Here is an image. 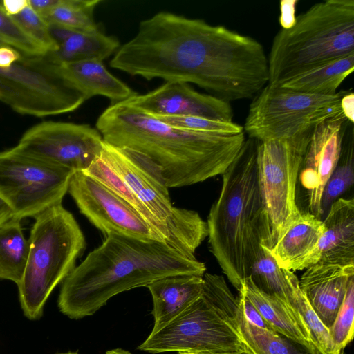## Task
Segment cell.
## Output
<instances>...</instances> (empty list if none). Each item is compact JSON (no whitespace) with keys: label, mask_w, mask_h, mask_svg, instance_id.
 I'll use <instances>...</instances> for the list:
<instances>
[{"label":"cell","mask_w":354,"mask_h":354,"mask_svg":"<svg viewBox=\"0 0 354 354\" xmlns=\"http://www.w3.org/2000/svg\"><path fill=\"white\" fill-rule=\"evenodd\" d=\"M110 66L147 80L193 83L228 102L254 97L269 82L268 57L257 40L167 12L140 21Z\"/></svg>","instance_id":"1"},{"label":"cell","mask_w":354,"mask_h":354,"mask_svg":"<svg viewBox=\"0 0 354 354\" xmlns=\"http://www.w3.org/2000/svg\"><path fill=\"white\" fill-rule=\"evenodd\" d=\"M96 127L104 142L149 159L168 188L223 175L246 140L244 131L222 135L178 128L124 102L106 108Z\"/></svg>","instance_id":"2"},{"label":"cell","mask_w":354,"mask_h":354,"mask_svg":"<svg viewBox=\"0 0 354 354\" xmlns=\"http://www.w3.org/2000/svg\"><path fill=\"white\" fill-rule=\"evenodd\" d=\"M205 264L164 241L110 233L63 281L59 310L71 319L95 314L115 295L167 276H203Z\"/></svg>","instance_id":"3"},{"label":"cell","mask_w":354,"mask_h":354,"mask_svg":"<svg viewBox=\"0 0 354 354\" xmlns=\"http://www.w3.org/2000/svg\"><path fill=\"white\" fill-rule=\"evenodd\" d=\"M209 250L230 282L239 291L270 229L259 187L255 140H246L223 174L220 194L207 218Z\"/></svg>","instance_id":"4"},{"label":"cell","mask_w":354,"mask_h":354,"mask_svg":"<svg viewBox=\"0 0 354 354\" xmlns=\"http://www.w3.org/2000/svg\"><path fill=\"white\" fill-rule=\"evenodd\" d=\"M354 54V1L326 0L297 17L274 36L268 57V84L321 64Z\"/></svg>","instance_id":"5"},{"label":"cell","mask_w":354,"mask_h":354,"mask_svg":"<svg viewBox=\"0 0 354 354\" xmlns=\"http://www.w3.org/2000/svg\"><path fill=\"white\" fill-rule=\"evenodd\" d=\"M201 295L171 322L151 332L138 349L151 353L237 354L248 348L240 333L239 297L223 276L203 275Z\"/></svg>","instance_id":"6"},{"label":"cell","mask_w":354,"mask_h":354,"mask_svg":"<svg viewBox=\"0 0 354 354\" xmlns=\"http://www.w3.org/2000/svg\"><path fill=\"white\" fill-rule=\"evenodd\" d=\"M29 253L23 277L17 284L24 315L39 319L54 288L75 267L86 248L84 234L73 214L62 203L35 218Z\"/></svg>","instance_id":"7"},{"label":"cell","mask_w":354,"mask_h":354,"mask_svg":"<svg viewBox=\"0 0 354 354\" xmlns=\"http://www.w3.org/2000/svg\"><path fill=\"white\" fill-rule=\"evenodd\" d=\"M100 157L153 217L163 240L185 254L194 256L208 235L207 222L196 212L172 205L158 167L136 151L104 141Z\"/></svg>","instance_id":"8"},{"label":"cell","mask_w":354,"mask_h":354,"mask_svg":"<svg viewBox=\"0 0 354 354\" xmlns=\"http://www.w3.org/2000/svg\"><path fill=\"white\" fill-rule=\"evenodd\" d=\"M344 93L318 95L268 84L251 102L243 131L259 141L289 139L311 131L342 113Z\"/></svg>","instance_id":"9"},{"label":"cell","mask_w":354,"mask_h":354,"mask_svg":"<svg viewBox=\"0 0 354 354\" xmlns=\"http://www.w3.org/2000/svg\"><path fill=\"white\" fill-rule=\"evenodd\" d=\"M313 131L289 139L255 140L258 183L270 229L268 248L301 212L296 185Z\"/></svg>","instance_id":"10"},{"label":"cell","mask_w":354,"mask_h":354,"mask_svg":"<svg viewBox=\"0 0 354 354\" xmlns=\"http://www.w3.org/2000/svg\"><path fill=\"white\" fill-rule=\"evenodd\" d=\"M74 172L15 146L0 151V197L12 209L15 218H35L62 203Z\"/></svg>","instance_id":"11"},{"label":"cell","mask_w":354,"mask_h":354,"mask_svg":"<svg viewBox=\"0 0 354 354\" xmlns=\"http://www.w3.org/2000/svg\"><path fill=\"white\" fill-rule=\"evenodd\" d=\"M73 88L60 64L48 54L23 55L9 68H0V101L16 112L36 117L65 113Z\"/></svg>","instance_id":"12"},{"label":"cell","mask_w":354,"mask_h":354,"mask_svg":"<svg viewBox=\"0 0 354 354\" xmlns=\"http://www.w3.org/2000/svg\"><path fill=\"white\" fill-rule=\"evenodd\" d=\"M104 144L97 129L88 124L46 121L27 130L16 147L51 164L85 171L100 156Z\"/></svg>","instance_id":"13"},{"label":"cell","mask_w":354,"mask_h":354,"mask_svg":"<svg viewBox=\"0 0 354 354\" xmlns=\"http://www.w3.org/2000/svg\"><path fill=\"white\" fill-rule=\"evenodd\" d=\"M68 192L80 212L105 236L118 233L164 241L124 201L85 171L73 173Z\"/></svg>","instance_id":"14"},{"label":"cell","mask_w":354,"mask_h":354,"mask_svg":"<svg viewBox=\"0 0 354 354\" xmlns=\"http://www.w3.org/2000/svg\"><path fill=\"white\" fill-rule=\"evenodd\" d=\"M124 102L155 116L201 117L233 122L230 102L199 93L182 82H166L151 92L135 94Z\"/></svg>","instance_id":"15"},{"label":"cell","mask_w":354,"mask_h":354,"mask_svg":"<svg viewBox=\"0 0 354 354\" xmlns=\"http://www.w3.org/2000/svg\"><path fill=\"white\" fill-rule=\"evenodd\" d=\"M347 120L342 112L317 124L304 157L299 178L307 191L309 212L319 218L322 194L338 164Z\"/></svg>","instance_id":"16"},{"label":"cell","mask_w":354,"mask_h":354,"mask_svg":"<svg viewBox=\"0 0 354 354\" xmlns=\"http://www.w3.org/2000/svg\"><path fill=\"white\" fill-rule=\"evenodd\" d=\"M354 266L317 263L305 269L299 286L313 310L329 329L343 302Z\"/></svg>","instance_id":"17"},{"label":"cell","mask_w":354,"mask_h":354,"mask_svg":"<svg viewBox=\"0 0 354 354\" xmlns=\"http://www.w3.org/2000/svg\"><path fill=\"white\" fill-rule=\"evenodd\" d=\"M322 221L324 232L308 267L317 263L354 266L353 198H338Z\"/></svg>","instance_id":"18"},{"label":"cell","mask_w":354,"mask_h":354,"mask_svg":"<svg viewBox=\"0 0 354 354\" xmlns=\"http://www.w3.org/2000/svg\"><path fill=\"white\" fill-rule=\"evenodd\" d=\"M324 229L322 220L300 212L275 243L266 247L279 267L290 271L306 269Z\"/></svg>","instance_id":"19"},{"label":"cell","mask_w":354,"mask_h":354,"mask_svg":"<svg viewBox=\"0 0 354 354\" xmlns=\"http://www.w3.org/2000/svg\"><path fill=\"white\" fill-rule=\"evenodd\" d=\"M203 276L176 274L156 279L146 287L153 300L154 319L151 332L163 328L201 295Z\"/></svg>","instance_id":"20"},{"label":"cell","mask_w":354,"mask_h":354,"mask_svg":"<svg viewBox=\"0 0 354 354\" xmlns=\"http://www.w3.org/2000/svg\"><path fill=\"white\" fill-rule=\"evenodd\" d=\"M57 50L49 53L59 63L80 61H103L120 48L118 39L105 35L101 29L76 30L57 24H48Z\"/></svg>","instance_id":"21"},{"label":"cell","mask_w":354,"mask_h":354,"mask_svg":"<svg viewBox=\"0 0 354 354\" xmlns=\"http://www.w3.org/2000/svg\"><path fill=\"white\" fill-rule=\"evenodd\" d=\"M61 66L65 76L83 93L86 100L93 96L101 95L115 104L123 102L136 94L126 84L111 74L102 61L61 63Z\"/></svg>","instance_id":"22"},{"label":"cell","mask_w":354,"mask_h":354,"mask_svg":"<svg viewBox=\"0 0 354 354\" xmlns=\"http://www.w3.org/2000/svg\"><path fill=\"white\" fill-rule=\"evenodd\" d=\"M239 292L243 293L274 330L313 345L302 318L290 306L259 290L250 277L244 280Z\"/></svg>","instance_id":"23"},{"label":"cell","mask_w":354,"mask_h":354,"mask_svg":"<svg viewBox=\"0 0 354 354\" xmlns=\"http://www.w3.org/2000/svg\"><path fill=\"white\" fill-rule=\"evenodd\" d=\"M353 70L354 54H352L298 73L279 86L313 95H333L337 93L339 86Z\"/></svg>","instance_id":"24"},{"label":"cell","mask_w":354,"mask_h":354,"mask_svg":"<svg viewBox=\"0 0 354 354\" xmlns=\"http://www.w3.org/2000/svg\"><path fill=\"white\" fill-rule=\"evenodd\" d=\"M237 319L242 338L254 354H321L310 344L294 339L276 330L269 331L252 324L245 318L240 302Z\"/></svg>","instance_id":"25"},{"label":"cell","mask_w":354,"mask_h":354,"mask_svg":"<svg viewBox=\"0 0 354 354\" xmlns=\"http://www.w3.org/2000/svg\"><path fill=\"white\" fill-rule=\"evenodd\" d=\"M21 221L13 217L0 226V279L17 285L23 277L29 253Z\"/></svg>","instance_id":"26"},{"label":"cell","mask_w":354,"mask_h":354,"mask_svg":"<svg viewBox=\"0 0 354 354\" xmlns=\"http://www.w3.org/2000/svg\"><path fill=\"white\" fill-rule=\"evenodd\" d=\"M353 123L347 120L338 164L327 180L322 194L319 206L321 220L324 218L331 205L353 184Z\"/></svg>","instance_id":"27"},{"label":"cell","mask_w":354,"mask_h":354,"mask_svg":"<svg viewBox=\"0 0 354 354\" xmlns=\"http://www.w3.org/2000/svg\"><path fill=\"white\" fill-rule=\"evenodd\" d=\"M100 0H59L57 5L43 17L48 24L82 30L100 29L93 12Z\"/></svg>","instance_id":"28"},{"label":"cell","mask_w":354,"mask_h":354,"mask_svg":"<svg viewBox=\"0 0 354 354\" xmlns=\"http://www.w3.org/2000/svg\"><path fill=\"white\" fill-rule=\"evenodd\" d=\"M289 304L302 318L309 331L312 344L321 354H341L333 344L328 329L313 310L301 290L299 279L292 286Z\"/></svg>","instance_id":"29"},{"label":"cell","mask_w":354,"mask_h":354,"mask_svg":"<svg viewBox=\"0 0 354 354\" xmlns=\"http://www.w3.org/2000/svg\"><path fill=\"white\" fill-rule=\"evenodd\" d=\"M84 171L102 183L111 191L124 201V202L142 216L163 240L160 235L158 223L153 217L140 203L123 180L100 156Z\"/></svg>","instance_id":"30"},{"label":"cell","mask_w":354,"mask_h":354,"mask_svg":"<svg viewBox=\"0 0 354 354\" xmlns=\"http://www.w3.org/2000/svg\"><path fill=\"white\" fill-rule=\"evenodd\" d=\"M0 44L28 56L44 55L48 52L32 38L10 15L0 7Z\"/></svg>","instance_id":"31"},{"label":"cell","mask_w":354,"mask_h":354,"mask_svg":"<svg viewBox=\"0 0 354 354\" xmlns=\"http://www.w3.org/2000/svg\"><path fill=\"white\" fill-rule=\"evenodd\" d=\"M354 276L348 281L343 302L335 321L328 329L337 349L342 353L353 337Z\"/></svg>","instance_id":"32"},{"label":"cell","mask_w":354,"mask_h":354,"mask_svg":"<svg viewBox=\"0 0 354 354\" xmlns=\"http://www.w3.org/2000/svg\"><path fill=\"white\" fill-rule=\"evenodd\" d=\"M155 117L169 125L190 131L222 135H236L243 132V126L234 122H225L201 117Z\"/></svg>","instance_id":"33"},{"label":"cell","mask_w":354,"mask_h":354,"mask_svg":"<svg viewBox=\"0 0 354 354\" xmlns=\"http://www.w3.org/2000/svg\"><path fill=\"white\" fill-rule=\"evenodd\" d=\"M12 17L32 38L43 46L48 53L56 51L57 46L50 35L48 24L28 3L19 14Z\"/></svg>","instance_id":"34"},{"label":"cell","mask_w":354,"mask_h":354,"mask_svg":"<svg viewBox=\"0 0 354 354\" xmlns=\"http://www.w3.org/2000/svg\"><path fill=\"white\" fill-rule=\"evenodd\" d=\"M238 297L243 315L250 323L264 330L269 331L274 330L242 292H239Z\"/></svg>","instance_id":"35"},{"label":"cell","mask_w":354,"mask_h":354,"mask_svg":"<svg viewBox=\"0 0 354 354\" xmlns=\"http://www.w3.org/2000/svg\"><path fill=\"white\" fill-rule=\"evenodd\" d=\"M297 3V0L280 1L279 21L282 29H289L295 25L297 19L295 11Z\"/></svg>","instance_id":"36"},{"label":"cell","mask_w":354,"mask_h":354,"mask_svg":"<svg viewBox=\"0 0 354 354\" xmlns=\"http://www.w3.org/2000/svg\"><path fill=\"white\" fill-rule=\"evenodd\" d=\"M19 50L6 46L0 45V68H9L19 61L22 55Z\"/></svg>","instance_id":"37"},{"label":"cell","mask_w":354,"mask_h":354,"mask_svg":"<svg viewBox=\"0 0 354 354\" xmlns=\"http://www.w3.org/2000/svg\"><path fill=\"white\" fill-rule=\"evenodd\" d=\"M340 108L345 118L351 122H354V94L345 91L340 100Z\"/></svg>","instance_id":"38"},{"label":"cell","mask_w":354,"mask_h":354,"mask_svg":"<svg viewBox=\"0 0 354 354\" xmlns=\"http://www.w3.org/2000/svg\"><path fill=\"white\" fill-rule=\"evenodd\" d=\"M28 3V0H3L0 1V7L9 15L15 16L22 11Z\"/></svg>","instance_id":"39"},{"label":"cell","mask_w":354,"mask_h":354,"mask_svg":"<svg viewBox=\"0 0 354 354\" xmlns=\"http://www.w3.org/2000/svg\"><path fill=\"white\" fill-rule=\"evenodd\" d=\"M14 217L12 209L7 203L0 197V226Z\"/></svg>","instance_id":"40"},{"label":"cell","mask_w":354,"mask_h":354,"mask_svg":"<svg viewBox=\"0 0 354 354\" xmlns=\"http://www.w3.org/2000/svg\"><path fill=\"white\" fill-rule=\"evenodd\" d=\"M106 354H132L128 351L122 349V348H115L107 351Z\"/></svg>","instance_id":"41"},{"label":"cell","mask_w":354,"mask_h":354,"mask_svg":"<svg viewBox=\"0 0 354 354\" xmlns=\"http://www.w3.org/2000/svg\"><path fill=\"white\" fill-rule=\"evenodd\" d=\"M237 354H254L250 348H248L239 353H237Z\"/></svg>","instance_id":"42"},{"label":"cell","mask_w":354,"mask_h":354,"mask_svg":"<svg viewBox=\"0 0 354 354\" xmlns=\"http://www.w3.org/2000/svg\"><path fill=\"white\" fill-rule=\"evenodd\" d=\"M59 354H78V353H76V352L68 351V352H66V353H59Z\"/></svg>","instance_id":"43"},{"label":"cell","mask_w":354,"mask_h":354,"mask_svg":"<svg viewBox=\"0 0 354 354\" xmlns=\"http://www.w3.org/2000/svg\"><path fill=\"white\" fill-rule=\"evenodd\" d=\"M178 354H196V353H187V352H179Z\"/></svg>","instance_id":"44"},{"label":"cell","mask_w":354,"mask_h":354,"mask_svg":"<svg viewBox=\"0 0 354 354\" xmlns=\"http://www.w3.org/2000/svg\"><path fill=\"white\" fill-rule=\"evenodd\" d=\"M0 45H3V44H0Z\"/></svg>","instance_id":"45"}]
</instances>
